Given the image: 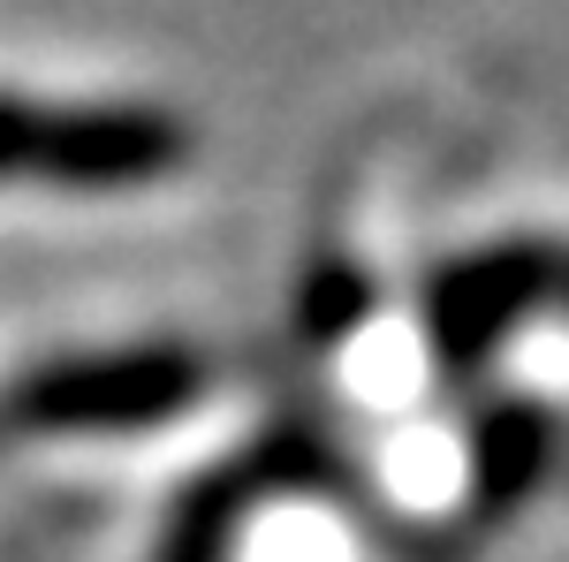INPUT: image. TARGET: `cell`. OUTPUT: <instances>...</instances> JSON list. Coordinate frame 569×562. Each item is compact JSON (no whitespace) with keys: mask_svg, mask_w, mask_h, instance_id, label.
<instances>
[{"mask_svg":"<svg viewBox=\"0 0 569 562\" xmlns=\"http://www.w3.org/2000/svg\"><path fill=\"white\" fill-rule=\"evenodd\" d=\"M182 160V130L152 107H84L39 115L0 99V175H53V183H144Z\"/></svg>","mask_w":569,"mask_h":562,"instance_id":"cell-1","label":"cell"}]
</instances>
